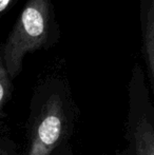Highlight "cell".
I'll use <instances>...</instances> for the list:
<instances>
[{
    "label": "cell",
    "instance_id": "277c9868",
    "mask_svg": "<svg viewBox=\"0 0 154 155\" xmlns=\"http://www.w3.org/2000/svg\"><path fill=\"white\" fill-rule=\"evenodd\" d=\"M139 21L145 73L150 91H154V0L139 1Z\"/></svg>",
    "mask_w": 154,
    "mask_h": 155
},
{
    "label": "cell",
    "instance_id": "6da1fadb",
    "mask_svg": "<svg viewBox=\"0 0 154 155\" xmlns=\"http://www.w3.org/2000/svg\"><path fill=\"white\" fill-rule=\"evenodd\" d=\"M79 109L66 75L49 73L38 79L32 93L22 155H52L70 143Z\"/></svg>",
    "mask_w": 154,
    "mask_h": 155
},
{
    "label": "cell",
    "instance_id": "5b68a950",
    "mask_svg": "<svg viewBox=\"0 0 154 155\" xmlns=\"http://www.w3.org/2000/svg\"><path fill=\"white\" fill-rule=\"evenodd\" d=\"M14 92L13 79L11 78L5 64L0 56V120L6 117L5 109L10 104Z\"/></svg>",
    "mask_w": 154,
    "mask_h": 155
},
{
    "label": "cell",
    "instance_id": "9c48e42d",
    "mask_svg": "<svg viewBox=\"0 0 154 155\" xmlns=\"http://www.w3.org/2000/svg\"><path fill=\"white\" fill-rule=\"evenodd\" d=\"M101 155H108V154H106V153H103V154H101Z\"/></svg>",
    "mask_w": 154,
    "mask_h": 155
},
{
    "label": "cell",
    "instance_id": "ba28073f",
    "mask_svg": "<svg viewBox=\"0 0 154 155\" xmlns=\"http://www.w3.org/2000/svg\"><path fill=\"white\" fill-rule=\"evenodd\" d=\"M17 0H0V19L6 13L8 8H11Z\"/></svg>",
    "mask_w": 154,
    "mask_h": 155
},
{
    "label": "cell",
    "instance_id": "3957f363",
    "mask_svg": "<svg viewBox=\"0 0 154 155\" xmlns=\"http://www.w3.org/2000/svg\"><path fill=\"white\" fill-rule=\"evenodd\" d=\"M125 148L116 155H154V107L144 69L132 68L128 84Z\"/></svg>",
    "mask_w": 154,
    "mask_h": 155
},
{
    "label": "cell",
    "instance_id": "7a4b0ae2",
    "mask_svg": "<svg viewBox=\"0 0 154 155\" xmlns=\"http://www.w3.org/2000/svg\"><path fill=\"white\" fill-rule=\"evenodd\" d=\"M61 38L53 0H28L8 37L0 45V56L13 80L22 72L30 53L50 50Z\"/></svg>",
    "mask_w": 154,
    "mask_h": 155
},
{
    "label": "cell",
    "instance_id": "52a82bcc",
    "mask_svg": "<svg viewBox=\"0 0 154 155\" xmlns=\"http://www.w3.org/2000/svg\"><path fill=\"white\" fill-rule=\"evenodd\" d=\"M52 155H77V154L74 152V150L71 147L70 143H66L62 147L56 149Z\"/></svg>",
    "mask_w": 154,
    "mask_h": 155
},
{
    "label": "cell",
    "instance_id": "8992f818",
    "mask_svg": "<svg viewBox=\"0 0 154 155\" xmlns=\"http://www.w3.org/2000/svg\"><path fill=\"white\" fill-rule=\"evenodd\" d=\"M0 155H22L18 143L8 135L0 136Z\"/></svg>",
    "mask_w": 154,
    "mask_h": 155
}]
</instances>
